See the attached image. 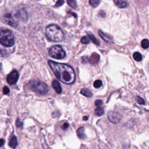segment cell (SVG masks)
Wrapping results in <instances>:
<instances>
[{
	"mask_svg": "<svg viewBox=\"0 0 149 149\" xmlns=\"http://www.w3.org/2000/svg\"><path fill=\"white\" fill-rule=\"evenodd\" d=\"M48 63L55 76L62 83L66 85H72L75 83L76 75L74 69L71 66L51 60L48 61Z\"/></svg>",
	"mask_w": 149,
	"mask_h": 149,
	"instance_id": "obj_1",
	"label": "cell"
},
{
	"mask_svg": "<svg viewBox=\"0 0 149 149\" xmlns=\"http://www.w3.org/2000/svg\"><path fill=\"white\" fill-rule=\"evenodd\" d=\"M47 38L53 42H60L64 40V33L61 29L56 25H50L46 28Z\"/></svg>",
	"mask_w": 149,
	"mask_h": 149,
	"instance_id": "obj_2",
	"label": "cell"
},
{
	"mask_svg": "<svg viewBox=\"0 0 149 149\" xmlns=\"http://www.w3.org/2000/svg\"><path fill=\"white\" fill-rule=\"evenodd\" d=\"M15 41V37L11 30L1 29L0 42L2 45L7 47H10L14 46Z\"/></svg>",
	"mask_w": 149,
	"mask_h": 149,
	"instance_id": "obj_3",
	"label": "cell"
},
{
	"mask_svg": "<svg viewBox=\"0 0 149 149\" xmlns=\"http://www.w3.org/2000/svg\"><path fill=\"white\" fill-rule=\"evenodd\" d=\"M29 87L32 90L38 94L44 95L49 91V87L44 82L38 80H33L29 82Z\"/></svg>",
	"mask_w": 149,
	"mask_h": 149,
	"instance_id": "obj_4",
	"label": "cell"
},
{
	"mask_svg": "<svg viewBox=\"0 0 149 149\" xmlns=\"http://www.w3.org/2000/svg\"><path fill=\"white\" fill-rule=\"evenodd\" d=\"M49 55L53 58L57 60L63 59L66 56V53L61 46L56 45L51 47L49 50Z\"/></svg>",
	"mask_w": 149,
	"mask_h": 149,
	"instance_id": "obj_5",
	"label": "cell"
},
{
	"mask_svg": "<svg viewBox=\"0 0 149 149\" xmlns=\"http://www.w3.org/2000/svg\"><path fill=\"white\" fill-rule=\"evenodd\" d=\"M19 79V73L16 70H14L13 71H12L10 74L7 76V82L8 84H10V85H13L18 82V80Z\"/></svg>",
	"mask_w": 149,
	"mask_h": 149,
	"instance_id": "obj_6",
	"label": "cell"
},
{
	"mask_svg": "<svg viewBox=\"0 0 149 149\" xmlns=\"http://www.w3.org/2000/svg\"><path fill=\"white\" fill-rule=\"evenodd\" d=\"M108 118L109 121L112 122L114 124L118 123L121 120V116L119 114V113L114 111H109L107 114Z\"/></svg>",
	"mask_w": 149,
	"mask_h": 149,
	"instance_id": "obj_7",
	"label": "cell"
},
{
	"mask_svg": "<svg viewBox=\"0 0 149 149\" xmlns=\"http://www.w3.org/2000/svg\"><path fill=\"white\" fill-rule=\"evenodd\" d=\"M4 21L12 27H17L18 25L17 21L11 14H6L4 15Z\"/></svg>",
	"mask_w": 149,
	"mask_h": 149,
	"instance_id": "obj_8",
	"label": "cell"
},
{
	"mask_svg": "<svg viewBox=\"0 0 149 149\" xmlns=\"http://www.w3.org/2000/svg\"><path fill=\"white\" fill-rule=\"evenodd\" d=\"M16 17L23 22H26L28 20V12L25 9H21V10H19L16 14Z\"/></svg>",
	"mask_w": 149,
	"mask_h": 149,
	"instance_id": "obj_9",
	"label": "cell"
},
{
	"mask_svg": "<svg viewBox=\"0 0 149 149\" xmlns=\"http://www.w3.org/2000/svg\"><path fill=\"white\" fill-rule=\"evenodd\" d=\"M98 34H99L100 36L101 37V38L103 39V40H104L105 42L108 43H113V39L111 36H109V35H108L107 34H105L104 33L103 31H101V30H100L98 31Z\"/></svg>",
	"mask_w": 149,
	"mask_h": 149,
	"instance_id": "obj_10",
	"label": "cell"
},
{
	"mask_svg": "<svg viewBox=\"0 0 149 149\" xmlns=\"http://www.w3.org/2000/svg\"><path fill=\"white\" fill-rule=\"evenodd\" d=\"M100 58V55H98V54H97L96 53H94L91 54V57L89 58V63H90L91 64H93V65L97 64L98 62H99Z\"/></svg>",
	"mask_w": 149,
	"mask_h": 149,
	"instance_id": "obj_11",
	"label": "cell"
},
{
	"mask_svg": "<svg viewBox=\"0 0 149 149\" xmlns=\"http://www.w3.org/2000/svg\"><path fill=\"white\" fill-rule=\"evenodd\" d=\"M52 86L54 89L55 91H56L57 94H61L62 93V88L61 86L60 85V83H59V82L57 80H54L52 83Z\"/></svg>",
	"mask_w": 149,
	"mask_h": 149,
	"instance_id": "obj_12",
	"label": "cell"
},
{
	"mask_svg": "<svg viewBox=\"0 0 149 149\" xmlns=\"http://www.w3.org/2000/svg\"><path fill=\"white\" fill-rule=\"evenodd\" d=\"M114 4L119 8H125L128 7V3L125 0H113Z\"/></svg>",
	"mask_w": 149,
	"mask_h": 149,
	"instance_id": "obj_13",
	"label": "cell"
},
{
	"mask_svg": "<svg viewBox=\"0 0 149 149\" xmlns=\"http://www.w3.org/2000/svg\"><path fill=\"white\" fill-rule=\"evenodd\" d=\"M17 144H18L17 138L15 136H13L12 137H11V138L10 142H9V146L12 148H16V147H17Z\"/></svg>",
	"mask_w": 149,
	"mask_h": 149,
	"instance_id": "obj_14",
	"label": "cell"
},
{
	"mask_svg": "<svg viewBox=\"0 0 149 149\" xmlns=\"http://www.w3.org/2000/svg\"><path fill=\"white\" fill-rule=\"evenodd\" d=\"M85 129L84 127H80L77 130V134L78 137L82 139H84L86 138V135L85 133Z\"/></svg>",
	"mask_w": 149,
	"mask_h": 149,
	"instance_id": "obj_15",
	"label": "cell"
},
{
	"mask_svg": "<svg viewBox=\"0 0 149 149\" xmlns=\"http://www.w3.org/2000/svg\"><path fill=\"white\" fill-rule=\"evenodd\" d=\"M81 94L83 96L86 97H91L93 96V93H91V91L89 89H82L81 91H80Z\"/></svg>",
	"mask_w": 149,
	"mask_h": 149,
	"instance_id": "obj_16",
	"label": "cell"
},
{
	"mask_svg": "<svg viewBox=\"0 0 149 149\" xmlns=\"http://www.w3.org/2000/svg\"><path fill=\"white\" fill-rule=\"evenodd\" d=\"M87 35H88V36H89V38L91 39V40L92 41V42L94 43L95 44L97 45V46H99L100 45L99 41H98V40H97V39L96 38V37L94 36V35H93V34H92L91 33H88Z\"/></svg>",
	"mask_w": 149,
	"mask_h": 149,
	"instance_id": "obj_17",
	"label": "cell"
},
{
	"mask_svg": "<svg viewBox=\"0 0 149 149\" xmlns=\"http://www.w3.org/2000/svg\"><path fill=\"white\" fill-rule=\"evenodd\" d=\"M133 57L134 60L136 61L140 62L142 60V55L140 53H138V52H135L134 53L133 55Z\"/></svg>",
	"mask_w": 149,
	"mask_h": 149,
	"instance_id": "obj_18",
	"label": "cell"
},
{
	"mask_svg": "<svg viewBox=\"0 0 149 149\" xmlns=\"http://www.w3.org/2000/svg\"><path fill=\"white\" fill-rule=\"evenodd\" d=\"M95 114L97 116H102L104 114V109L103 108L98 107L95 109Z\"/></svg>",
	"mask_w": 149,
	"mask_h": 149,
	"instance_id": "obj_19",
	"label": "cell"
},
{
	"mask_svg": "<svg viewBox=\"0 0 149 149\" xmlns=\"http://www.w3.org/2000/svg\"><path fill=\"white\" fill-rule=\"evenodd\" d=\"M100 0H89V4L93 8H96L100 4Z\"/></svg>",
	"mask_w": 149,
	"mask_h": 149,
	"instance_id": "obj_20",
	"label": "cell"
},
{
	"mask_svg": "<svg viewBox=\"0 0 149 149\" xmlns=\"http://www.w3.org/2000/svg\"><path fill=\"white\" fill-rule=\"evenodd\" d=\"M67 4L69 6L73 9H76L77 7V3L75 0H67Z\"/></svg>",
	"mask_w": 149,
	"mask_h": 149,
	"instance_id": "obj_21",
	"label": "cell"
},
{
	"mask_svg": "<svg viewBox=\"0 0 149 149\" xmlns=\"http://www.w3.org/2000/svg\"><path fill=\"white\" fill-rule=\"evenodd\" d=\"M141 47L144 49H147L149 47V41L147 39H144L141 43Z\"/></svg>",
	"mask_w": 149,
	"mask_h": 149,
	"instance_id": "obj_22",
	"label": "cell"
},
{
	"mask_svg": "<svg viewBox=\"0 0 149 149\" xmlns=\"http://www.w3.org/2000/svg\"><path fill=\"white\" fill-rule=\"evenodd\" d=\"M102 82L101 80H96L94 82V84H93V86H94V87L95 88H97V89H98V88H100L101 86H102Z\"/></svg>",
	"mask_w": 149,
	"mask_h": 149,
	"instance_id": "obj_23",
	"label": "cell"
},
{
	"mask_svg": "<svg viewBox=\"0 0 149 149\" xmlns=\"http://www.w3.org/2000/svg\"><path fill=\"white\" fill-rule=\"evenodd\" d=\"M81 42H82V44H89V43L90 40H89V39L87 37L84 36V37H82V39H81Z\"/></svg>",
	"mask_w": 149,
	"mask_h": 149,
	"instance_id": "obj_24",
	"label": "cell"
},
{
	"mask_svg": "<svg viewBox=\"0 0 149 149\" xmlns=\"http://www.w3.org/2000/svg\"><path fill=\"white\" fill-rule=\"evenodd\" d=\"M64 3H65L64 0H58V1H57L56 4H55V5H54V7H61L62 5H64Z\"/></svg>",
	"mask_w": 149,
	"mask_h": 149,
	"instance_id": "obj_25",
	"label": "cell"
},
{
	"mask_svg": "<svg viewBox=\"0 0 149 149\" xmlns=\"http://www.w3.org/2000/svg\"><path fill=\"white\" fill-rule=\"evenodd\" d=\"M136 101H137V103H139V104H145L144 100L139 96H137V97H136Z\"/></svg>",
	"mask_w": 149,
	"mask_h": 149,
	"instance_id": "obj_26",
	"label": "cell"
},
{
	"mask_svg": "<svg viewBox=\"0 0 149 149\" xmlns=\"http://www.w3.org/2000/svg\"><path fill=\"white\" fill-rule=\"evenodd\" d=\"M16 125H17V128H21L23 126V122L21 121L20 119H17V122H16Z\"/></svg>",
	"mask_w": 149,
	"mask_h": 149,
	"instance_id": "obj_27",
	"label": "cell"
},
{
	"mask_svg": "<svg viewBox=\"0 0 149 149\" xmlns=\"http://www.w3.org/2000/svg\"><path fill=\"white\" fill-rule=\"evenodd\" d=\"M10 92V89H9L8 86H4L3 88V93L5 95L8 94Z\"/></svg>",
	"mask_w": 149,
	"mask_h": 149,
	"instance_id": "obj_28",
	"label": "cell"
},
{
	"mask_svg": "<svg viewBox=\"0 0 149 149\" xmlns=\"http://www.w3.org/2000/svg\"><path fill=\"white\" fill-rule=\"evenodd\" d=\"M103 102L101 100H97L96 102H95V105H96L97 107H100V105L103 104Z\"/></svg>",
	"mask_w": 149,
	"mask_h": 149,
	"instance_id": "obj_29",
	"label": "cell"
},
{
	"mask_svg": "<svg viewBox=\"0 0 149 149\" xmlns=\"http://www.w3.org/2000/svg\"><path fill=\"white\" fill-rule=\"evenodd\" d=\"M89 58H88L87 57H83V58H82V63L86 64L87 62H89Z\"/></svg>",
	"mask_w": 149,
	"mask_h": 149,
	"instance_id": "obj_30",
	"label": "cell"
},
{
	"mask_svg": "<svg viewBox=\"0 0 149 149\" xmlns=\"http://www.w3.org/2000/svg\"><path fill=\"white\" fill-rule=\"evenodd\" d=\"M68 127H69V124H68V123H64V125H62V128L64 129V130H66V129H67L68 128Z\"/></svg>",
	"mask_w": 149,
	"mask_h": 149,
	"instance_id": "obj_31",
	"label": "cell"
},
{
	"mask_svg": "<svg viewBox=\"0 0 149 149\" xmlns=\"http://www.w3.org/2000/svg\"><path fill=\"white\" fill-rule=\"evenodd\" d=\"M99 15L101 17H105V12H104V11H100V14H99Z\"/></svg>",
	"mask_w": 149,
	"mask_h": 149,
	"instance_id": "obj_32",
	"label": "cell"
},
{
	"mask_svg": "<svg viewBox=\"0 0 149 149\" xmlns=\"http://www.w3.org/2000/svg\"><path fill=\"white\" fill-rule=\"evenodd\" d=\"M68 14H71V15H72L73 17H75V18H77V15L76 14H74V13H73V12H72V11H69V12H68Z\"/></svg>",
	"mask_w": 149,
	"mask_h": 149,
	"instance_id": "obj_33",
	"label": "cell"
},
{
	"mask_svg": "<svg viewBox=\"0 0 149 149\" xmlns=\"http://www.w3.org/2000/svg\"><path fill=\"white\" fill-rule=\"evenodd\" d=\"M88 118H89V116H84V117H83V119L84 120V121H87V120L88 119Z\"/></svg>",
	"mask_w": 149,
	"mask_h": 149,
	"instance_id": "obj_34",
	"label": "cell"
},
{
	"mask_svg": "<svg viewBox=\"0 0 149 149\" xmlns=\"http://www.w3.org/2000/svg\"><path fill=\"white\" fill-rule=\"evenodd\" d=\"M4 143V140H3V139H1V147L3 146Z\"/></svg>",
	"mask_w": 149,
	"mask_h": 149,
	"instance_id": "obj_35",
	"label": "cell"
}]
</instances>
